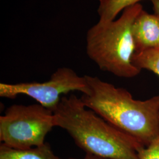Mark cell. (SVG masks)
Listing matches in <instances>:
<instances>
[{"label":"cell","mask_w":159,"mask_h":159,"mask_svg":"<svg viewBox=\"0 0 159 159\" xmlns=\"http://www.w3.org/2000/svg\"><path fill=\"white\" fill-rule=\"evenodd\" d=\"M54 115L56 127L66 131L86 154L108 159H139V151L145 146L87 108L74 94L64 96Z\"/></svg>","instance_id":"cell-1"},{"label":"cell","mask_w":159,"mask_h":159,"mask_svg":"<svg viewBox=\"0 0 159 159\" xmlns=\"http://www.w3.org/2000/svg\"><path fill=\"white\" fill-rule=\"evenodd\" d=\"M85 76L89 91L80 98L87 108L145 146L159 137V95L136 100L123 88Z\"/></svg>","instance_id":"cell-2"},{"label":"cell","mask_w":159,"mask_h":159,"mask_svg":"<svg viewBox=\"0 0 159 159\" xmlns=\"http://www.w3.org/2000/svg\"><path fill=\"white\" fill-rule=\"evenodd\" d=\"M140 3L126 8L119 19L98 22L86 35L87 56L102 70L122 78H133L142 70L133 63L136 52L132 26L142 10Z\"/></svg>","instance_id":"cell-3"},{"label":"cell","mask_w":159,"mask_h":159,"mask_svg":"<svg viewBox=\"0 0 159 159\" xmlns=\"http://www.w3.org/2000/svg\"><path fill=\"white\" fill-rule=\"evenodd\" d=\"M54 127V112L40 104H13L0 116V141L16 149L38 147Z\"/></svg>","instance_id":"cell-4"},{"label":"cell","mask_w":159,"mask_h":159,"mask_svg":"<svg viewBox=\"0 0 159 159\" xmlns=\"http://www.w3.org/2000/svg\"><path fill=\"white\" fill-rule=\"evenodd\" d=\"M75 91L82 94L88 92L87 80L85 75L80 76L68 67L58 68L49 79L43 82L0 83V97L14 99L19 95H25L53 112L64 95Z\"/></svg>","instance_id":"cell-5"},{"label":"cell","mask_w":159,"mask_h":159,"mask_svg":"<svg viewBox=\"0 0 159 159\" xmlns=\"http://www.w3.org/2000/svg\"><path fill=\"white\" fill-rule=\"evenodd\" d=\"M132 35L135 53L159 50V16L143 9L133 23Z\"/></svg>","instance_id":"cell-6"},{"label":"cell","mask_w":159,"mask_h":159,"mask_svg":"<svg viewBox=\"0 0 159 159\" xmlns=\"http://www.w3.org/2000/svg\"><path fill=\"white\" fill-rule=\"evenodd\" d=\"M0 159H63L56 155L50 145H43L29 149H16L3 144L0 146Z\"/></svg>","instance_id":"cell-7"},{"label":"cell","mask_w":159,"mask_h":159,"mask_svg":"<svg viewBox=\"0 0 159 159\" xmlns=\"http://www.w3.org/2000/svg\"><path fill=\"white\" fill-rule=\"evenodd\" d=\"M144 0H102L98 8L100 23L112 21L121 11ZM150 1V0H149Z\"/></svg>","instance_id":"cell-8"},{"label":"cell","mask_w":159,"mask_h":159,"mask_svg":"<svg viewBox=\"0 0 159 159\" xmlns=\"http://www.w3.org/2000/svg\"><path fill=\"white\" fill-rule=\"evenodd\" d=\"M133 63L140 70L145 69L159 76V50H148L134 53Z\"/></svg>","instance_id":"cell-9"},{"label":"cell","mask_w":159,"mask_h":159,"mask_svg":"<svg viewBox=\"0 0 159 159\" xmlns=\"http://www.w3.org/2000/svg\"><path fill=\"white\" fill-rule=\"evenodd\" d=\"M139 159H159V137L139 152Z\"/></svg>","instance_id":"cell-10"},{"label":"cell","mask_w":159,"mask_h":159,"mask_svg":"<svg viewBox=\"0 0 159 159\" xmlns=\"http://www.w3.org/2000/svg\"><path fill=\"white\" fill-rule=\"evenodd\" d=\"M152 3L154 14L159 16V0H150Z\"/></svg>","instance_id":"cell-11"},{"label":"cell","mask_w":159,"mask_h":159,"mask_svg":"<svg viewBox=\"0 0 159 159\" xmlns=\"http://www.w3.org/2000/svg\"><path fill=\"white\" fill-rule=\"evenodd\" d=\"M106 159V158H103L101 157H98L94 155H92V154H86L85 156L83 158V159H73V158H71V159Z\"/></svg>","instance_id":"cell-12"},{"label":"cell","mask_w":159,"mask_h":159,"mask_svg":"<svg viewBox=\"0 0 159 159\" xmlns=\"http://www.w3.org/2000/svg\"><path fill=\"white\" fill-rule=\"evenodd\" d=\"M98 1H99V2H100V1H102V0H98Z\"/></svg>","instance_id":"cell-13"}]
</instances>
